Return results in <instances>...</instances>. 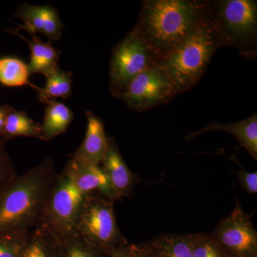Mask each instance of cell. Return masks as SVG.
I'll list each match as a JSON object with an SVG mask.
<instances>
[{
    "label": "cell",
    "mask_w": 257,
    "mask_h": 257,
    "mask_svg": "<svg viewBox=\"0 0 257 257\" xmlns=\"http://www.w3.org/2000/svg\"><path fill=\"white\" fill-rule=\"evenodd\" d=\"M193 234H164L147 241L155 257H192Z\"/></svg>",
    "instance_id": "18"
},
{
    "label": "cell",
    "mask_w": 257,
    "mask_h": 257,
    "mask_svg": "<svg viewBox=\"0 0 257 257\" xmlns=\"http://www.w3.org/2000/svg\"><path fill=\"white\" fill-rule=\"evenodd\" d=\"M208 5L224 46L235 47L244 58L256 57L257 2L221 0Z\"/></svg>",
    "instance_id": "4"
},
{
    "label": "cell",
    "mask_w": 257,
    "mask_h": 257,
    "mask_svg": "<svg viewBox=\"0 0 257 257\" xmlns=\"http://www.w3.org/2000/svg\"><path fill=\"white\" fill-rule=\"evenodd\" d=\"M28 64L21 59L11 56L0 57V84L5 87L30 86L40 91V88L30 81Z\"/></svg>",
    "instance_id": "20"
},
{
    "label": "cell",
    "mask_w": 257,
    "mask_h": 257,
    "mask_svg": "<svg viewBox=\"0 0 257 257\" xmlns=\"http://www.w3.org/2000/svg\"><path fill=\"white\" fill-rule=\"evenodd\" d=\"M4 145L5 144L0 143V191L18 176Z\"/></svg>",
    "instance_id": "24"
},
{
    "label": "cell",
    "mask_w": 257,
    "mask_h": 257,
    "mask_svg": "<svg viewBox=\"0 0 257 257\" xmlns=\"http://www.w3.org/2000/svg\"><path fill=\"white\" fill-rule=\"evenodd\" d=\"M112 95L133 110L143 111L168 103L177 93L163 69L155 64Z\"/></svg>",
    "instance_id": "8"
},
{
    "label": "cell",
    "mask_w": 257,
    "mask_h": 257,
    "mask_svg": "<svg viewBox=\"0 0 257 257\" xmlns=\"http://www.w3.org/2000/svg\"><path fill=\"white\" fill-rule=\"evenodd\" d=\"M46 84L39 91V100L45 103L55 98L68 99L72 95V73L62 70L60 67L45 75Z\"/></svg>",
    "instance_id": "21"
},
{
    "label": "cell",
    "mask_w": 257,
    "mask_h": 257,
    "mask_svg": "<svg viewBox=\"0 0 257 257\" xmlns=\"http://www.w3.org/2000/svg\"><path fill=\"white\" fill-rule=\"evenodd\" d=\"M207 10L204 1L147 0L134 30L146 42L157 63L197 28Z\"/></svg>",
    "instance_id": "2"
},
{
    "label": "cell",
    "mask_w": 257,
    "mask_h": 257,
    "mask_svg": "<svg viewBox=\"0 0 257 257\" xmlns=\"http://www.w3.org/2000/svg\"><path fill=\"white\" fill-rule=\"evenodd\" d=\"M211 234L229 257H257V231L239 201Z\"/></svg>",
    "instance_id": "9"
},
{
    "label": "cell",
    "mask_w": 257,
    "mask_h": 257,
    "mask_svg": "<svg viewBox=\"0 0 257 257\" xmlns=\"http://www.w3.org/2000/svg\"><path fill=\"white\" fill-rule=\"evenodd\" d=\"M60 257H108L74 233L60 239Z\"/></svg>",
    "instance_id": "22"
},
{
    "label": "cell",
    "mask_w": 257,
    "mask_h": 257,
    "mask_svg": "<svg viewBox=\"0 0 257 257\" xmlns=\"http://www.w3.org/2000/svg\"><path fill=\"white\" fill-rule=\"evenodd\" d=\"M12 107L13 106H10L9 104L0 106V143L5 144L3 141V135H4L5 121Z\"/></svg>",
    "instance_id": "28"
},
{
    "label": "cell",
    "mask_w": 257,
    "mask_h": 257,
    "mask_svg": "<svg viewBox=\"0 0 257 257\" xmlns=\"http://www.w3.org/2000/svg\"><path fill=\"white\" fill-rule=\"evenodd\" d=\"M62 171L82 194L87 195L98 192L114 202L119 200L100 165H93L72 156Z\"/></svg>",
    "instance_id": "10"
},
{
    "label": "cell",
    "mask_w": 257,
    "mask_h": 257,
    "mask_svg": "<svg viewBox=\"0 0 257 257\" xmlns=\"http://www.w3.org/2000/svg\"><path fill=\"white\" fill-rule=\"evenodd\" d=\"M192 257H229L212 234H193Z\"/></svg>",
    "instance_id": "23"
},
{
    "label": "cell",
    "mask_w": 257,
    "mask_h": 257,
    "mask_svg": "<svg viewBox=\"0 0 257 257\" xmlns=\"http://www.w3.org/2000/svg\"><path fill=\"white\" fill-rule=\"evenodd\" d=\"M128 246V243L115 248L108 254V257H130Z\"/></svg>",
    "instance_id": "29"
},
{
    "label": "cell",
    "mask_w": 257,
    "mask_h": 257,
    "mask_svg": "<svg viewBox=\"0 0 257 257\" xmlns=\"http://www.w3.org/2000/svg\"><path fill=\"white\" fill-rule=\"evenodd\" d=\"M87 126L84 141L72 157L93 165H100L109 147V138L106 135L100 118L90 111H86Z\"/></svg>",
    "instance_id": "13"
},
{
    "label": "cell",
    "mask_w": 257,
    "mask_h": 257,
    "mask_svg": "<svg viewBox=\"0 0 257 257\" xmlns=\"http://www.w3.org/2000/svg\"><path fill=\"white\" fill-rule=\"evenodd\" d=\"M56 176L53 160L46 158L0 191V236L25 237L41 226Z\"/></svg>",
    "instance_id": "1"
},
{
    "label": "cell",
    "mask_w": 257,
    "mask_h": 257,
    "mask_svg": "<svg viewBox=\"0 0 257 257\" xmlns=\"http://www.w3.org/2000/svg\"><path fill=\"white\" fill-rule=\"evenodd\" d=\"M7 31L28 43L30 50V62L28 64L30 74H40L45 76L59 67L60 51L52 46L51 42H42L35 35H32V40H30L21 35L20 32L11 29H8Z\"/></svg>",
    "instance_id": "15"
},
{
    "label": "cell",
    "mask_w": 257,
    "mask_h": 257,
    "mask_svg": "<svg viewBox=\"0 0 257 257\" xmlns=\"http://www.w3.org/2000/svg\"><path fill=\"white\" fill-rule=\"evenodd\" d=\"M85 197L63 171L57 174L45 207L42 226L59 239L73 234Z\"/></svg>",
    "instance_id": "6"
},
{
    "label": "cell",
    "mask_w": 257,
    "mask_h": 257,
    "mask_svg": "<svg viewBox=\"0 0 257 257\" xmlns=\"http://www.w3.org/2000/svg\"><path fill=\"white\" fill-rule=\"evenodd\" d=\"M114 203L98 192L87 194L74 229L79 237L107 255L128 243L118 226Z\"/></svg>",
    "instance_id": "5"
},
{
    "label": "cell",
    "mask_w": 257,
    "mask_h": 257,
    "mask_svg": "<svg viewBox=\"0 0 257 257\" xmlns=\"http://www.w3.org/2000/svg\"><path fill=\"white\" fill-rule=\"evenodd\" d=\"M130 257H155L147 242L128 243Z\"/></svg>",
    "instance_id": "27"
},
{
    "label": "cell",
    "mask_w": 257,
    "mask_h": 257,
    "mask_svg": "<svg viewBox=\"0 0 257 257\" xmlns=\"http://www.w3.org/2000/svg\"><path fill=\"white\" fill-rule=\"evenodd\" d=\"M146 42L132 30L111 54L109 79L111 94L122 90L138 74L155 64Z\"/></svg>",
    "instance_id": "7"
},
{
    "label": "cell",
    "mask_w": 257,
    "mask_h": 257,
    "mask_svg": "<svg viewBox=\"0 0 257 257\" xmlns=\"http://www.w3.org/2000/svg\"><path fill=\"white\" fill-rule=\"evenodd\" d=\"M213 131H224L234 135L240 145L247 151L253 160H257V116L253 114L250 117L234 124H223L212 122L198 131L193 132L186 137V140L192 139L205 133Z\"/></svg>",
    "instance_id": "14"
},
{
    "label": "cell",
    "mask_w": 257,
    "mask_h": 257,
    "mask_svg": "<svg viewBox=\"0 0 257 257\" xmlns=\"http://www.w3.org/2000/svg\"><path fill=\"white\" fill-rule=\"evenodd\" d=\"M13 17L20 19L24 23L18 25L15 31L25 30L32 35L42 34L50 42L58 41L62 37L64 24L57 10L50 5L40 7L23 3Z\"/></svg>",
    "instance_id": "11"
},
{
    "label": "cell",
    "mask_w": 257,
    "mask_h": 257,
    "mask_svg": "<svg viewBox=\"0 0 257 257\" xmlns=\"http://www.w3.org/2000/svg\"><path fill=\"white\" fill-rule=\"evenodd\" d=\"M100 166L120 199L133 197L138 178L125 163L113 138H109V147Z\"/></svg>",
    "instance_id": "12"
},
{
    "label": "cell",
    "mask_w": 257,
    "mask_h": 257,
    "mask_svg": "<svg viewBox=\"0 0 257 257\" xmlns=\"http://www.w3.org/2000/svg\"><path fill=\"white\" fill-rule=\"evenodd\" d=\"M221 47L224 43L208 5L207 15L197 28L156 64L163 69L179 94L197 84L211 57Z\"/></svg>",
    "instance_id": "3"
},
{
    "label": "cell",
    "mask_w": 257,
    "mask_h": 257,
    "mask_svg": "<svg viewBox=\"0 0 257 257\" xmlns=\"http://www.w3.org/2000/svg\"><path fill=\"white\" fill-rule=\"evenodd\" d=\"M18 137L37 138L43 141L41 124L35 122L25 111L12 107L5 121L3 141L5 143Z\"/></svg>",
    "instance_id": "19"
},
{
    "label": "cell",
    "mask_w": 257,
    "mask_h": 257,
    "mask_svg": "<svg viewBox=\"0 0 257 257\" xmlns=\"http://www.w3.org/2000/svg\"><path fill=\"white\" fill-rule=\"evenodd\" d=\"M20 257H60V239L41 225L27 236Z\"/></svg>",
    "instance_id": "17"
},
{
    "label": "cell",
    "mask_w": 257,
    "mask_h": 257,
    "mask_svg": "<svg viewBox=\"0 0 257 257\" xmlns=\"http://www.w3.org/2000/svg\"><path fill=\"white\" fill-rule=\"evenodd\" d=\"M237 178L241 187L248 194H256L257 193V172H248L245 170L238 172Z\"/></svg>",
    "instance_id": "26"
},
{
    "label": "cell",
    "mask_w": 257,
    "mask_h": 257,
    "mask_svg": "<svg viewBox=\"0 0 257 257\" xmlns=\"http://www.w3.org/2000/svg\"><path fill=\"white\" fill-rule=\"evenodd\" d=\"M26 237L0 236V257H20Z\"/></svg>",
    "instance_id": "25"
},
{
    "label": "cell",
    "mask_w": 257,
    "mask_h": 257,
    "mask_svg": "<svg viewBox=\"0 0 257 257\" xmlns=\"http://www.w3.org/2000/svg\"><path fill=\"white\" fill-rule=\"evenodd\" d=\"M45 116L42 126L43 141L49 142L65 133L74 118L73 111L60 101L50 99L45 101Z\"/></svg>",
    "instance_id": "16"
}]
</instances>
